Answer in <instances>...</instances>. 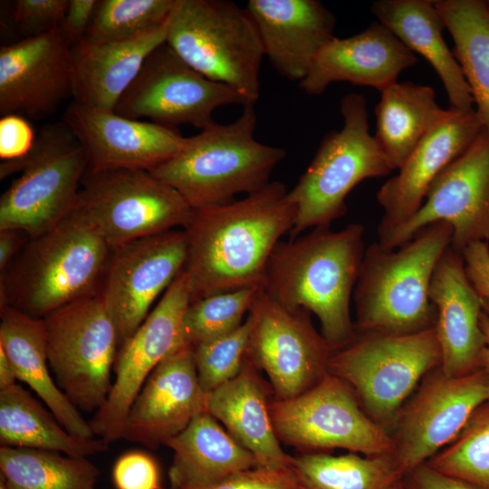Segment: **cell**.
Returning <instances> with one entry per match:
<instances>
[{"instance_id":"1","label":"cell","mask_w":489,"mask_h":489,"mask_svg":"<svg viewBox=\"0 0 489 489\" xmlns=\"http://www.w3.org/2000/svg\"><path fill=\"white\" fill-rule=\"evenodd\" d=\"M295 220L296 206L279 181L239 200L193 209L183 228L191 302L262 288L270 256Z\"/></svg>"},{"instance_id":"2","label":"cell","mask_w":489,"mask_h":489,"mask_svg":"<svg viewBox=\"0 0 489 489\" xmlns=\"http://www.w3.org/2000/svg\"><path fill=\"white\" fill-rule=\"evenodd\" d=\"M365 228L351 223L280 241L265 270L262 290L291 310H305L319 319L321 333L337 350L355 337L350 302L360 275Z\"/></svg>"},{"instance_id":"3","label":"cell","mask_w":489,"mask_h":489,"mask_svg":"<svg viewBox=\"0 0 489 489\" xmlns=\"http://www.w3.org/2000/svg\"><path fill=\"white\" fill-rule=\"evenodd\" d=\"M453 228L436 222L399 247L365 249L353 292L355 334H407L435 326L429 297L435 269L450 247Z\"/></svg>"},{"instance_id":"4","label":"cell","mask_w":489,"mask_h":489,"mask_svg":"<svg viewBox=\"0 0 489 489\" xmlns=\"http://www.w3.org/2000/svg\"><path fill=\"white\" fill-rule=\"evenodd\" d=\"M95 226L78 210L30 238L0 276V308L13 306L43 319L98 292L110 253Z\"/></svg>"},{"instance_id":"5","label":"cell","mask_w":489,"mask_h":489,"mask_svg":"<svg viewBox=\"0 0 489 489\" xmlns=\"http://www.w3.org/2000/svg\"><path fill=\"white\" fill-rule=\"evenodd\" d=\"M254 105H244L234 122H215L187 138L177 154L149 172L175 189L192 209L225 204L235 195L261 189L286 152L255 139Z\"/></svg>"},{"instance_id":"6","label":"cell","mask_w":489,"mask_h":489,"mask_svg":"<svg viewBox=\"0 0 489 489\" xmlns=\"http://www.w3.org/2000/svg\"><path fill=\"white\" fill-rule=\"evenodd\" d=\"M166 43L206 78L231 87L250 104L258 101L264 53L246 7L228 0H176Z\"/></svg>"},{"instance_id":"7","label":"cell","mask_w":489,"mask_h":489,"mask_svg":"<svg viewBox=\"0 0 489 489\" xmlns=\"http://www.w3.org/2000/svg\"><path fill=\"white\" fill-rule=\"evenodd\" d=\"M343 126L328 133L296 185L289 190L296 206L290 238L307 229L331 226L347 213L346 197L361 181L394 169L369 132L366 100L349 93L340 100Z\"/></svg>"},{"instance_id":"8","label":"cell","mask_w":489,"mask_h":489,"mask_svg":"<svg viewBox=\"0 0 489 489\" xmlns=\"http://www.w3.org/2000/svg\"><path fill=\"white\" fill-rule=\"evenodd\" d=\"M87 169L86 152L71 129L63 122L45 125L28 156L0 165L1 179L21 172L0 197V229L33 238L57 225L75 209Z\"/></svg>"},{"instance_id":"9","label":"cell","mask_w":489,"mask_h":489,"mask_svg":"<svg viewBox=\"0 0 489 489\" xmlns=\"http://www.w3.org/2000/svg\"><path fill=\"white\" fill-rule=\"evenodd\" d=\"M441 360L435 326L407 334H355L332 350L328 373L354 390L367 414L386 427Z\"/></svg>"},{"instance_id":"10","label":"cell","mask_w":489,"mask_h":489,"mask_svg":"<svg viewBox=\"0 0 489 489\" xmlns=\"http://www.w3.org/2000/svg\"><path fill=\"white\" fill-rule=\"evenodd\" d=\"M43 321L57 386L79 411L95 413L112 388L119 350L115 325L100 293L65 304Z\"/></svg>"},{"instance_id":"11","label":"cell","mask_w":489,"mask_h":489,"mask_svg":"<svg viewBox=\"0 0 489 489\" xmlns=\"http://www.w3.org/2000/svg\"><path fill=\"white\" fill-rule=\"evenodd\" d=\"M82 186L75 209L111 249L148 235L183 229L193 211L175 189L148 170L87 171Z\"/></svg>"},{"instance_id":"12","label":"cell","mask_w":489,"mask_h":489,"mask_svg":"<svg viewBox=\"0 0 489 489\" xmlns=\"http://www.w3.org/2000/svg\"><path fill=\"white\" fill-rule=\"evenodd\" d=\"M279 439L307 448H342L367 456L393 454L385 427L360 408L351 388L326 373L303 393L270 405Z\"/></svg>"},{"instance_id":"13","label":"cell","mask_w":489,"mask_h":489,"mask_svg":"<svg viewBox=\"0 0 489 489\" xmlns=\"http://www.w3.org/2000/svg\"><path fill=\"white\" fill-rule=\"evenodd\" d=\"M230 104L250 103L231 87L197 72L165 42L147 57L114 111L168 127L190 124L202 130L216 122V109Z\"/></svg>"},{"instance_id":"14","label":"cell","mask_w":489,"mask_h":489,"mask_svg":"<svg viewBox=\"0 0 489 489\" xmlns=\"http://www.w3.org/2000/svg\"><path fill=\"white\" fill-rule=\"evenodd\" d=\"M441 221L452 226L450 246L459 254L474 242H489V130L485 128L436 177L419 209L398 226L378 234V243L385 249H396L424 227Z\"/></svg>"},{"instance_id":"15","label":"cell","mask_w":489,"mask_h":489,"mask_svg":"<svg viewBox=\"0 0 489 489\" xmlns=\"http://www.w3.org/2000/svg\"><path fill=\"white\" fill-rule=\"evenodd\" d=\"M190 302V281L183 270L136 332L118 350L110 392L89 421L99 438L108 444L122 438L131 404L150 373L187 344L184 318Z\"/></svg>"},{"instance_id":"16","label":"cell","mask_w":489,"mask_h":489,"mask_svg":"<svg viewBox=\"0 0 489 489\" xmlns=\"http://www.w3.org/2000/svg\"><path fill=\"white\" fill-rule=\"evenodd\" d=\"M187 259L183 229L148 235L111 250L98 292L115 325L119 350L184 270Z\"/></svg>"},{"instance_id":"17","label":"cell","mask_w":489,"mask_h":489,"mask_svg":"<svg viewBox=\"0 0 489 489\" xmlns=\"http://www.w3.org/2000/svg\"><path fill=\"white\" fill-rule=\"evenodd\" d=\"M246 358L263 369L277 399L308 390L326 373L332 349L305 310H291L259 290L249 312Z\"/></svg>"},{"instance_id":"18","label":"cell","mask_w":489,"mask_h":489,"mask_svg":"<svg viewBox=\"0 0 489 489\" xmlns=\"http://www.w3.org/2000/svg\"><path fill=\"white\" fill-rule=\"evenodd\" d=\"M488 398L489 374L482 368L451 377L439 367L426 375L394 420L393 455L401 475L427 463L451 443Z\"/></svg>"},{"instance_id":"19","label":"cell","mask_w":489,"mask_h":489,"mask_svg":"<svg viewBox=\"0 0 489 489\" xmlns=\"http://www.w3.org/2000/svg\"><path fill=\"white\" fill-rule=\"evenodd\" d=\"M72 43L61 25L0 48V113L27 120L53 114L72 93Z\"/></svg>"},{"instance_id":"20","label":"cell","mask_w":489,"mask_h":489,"mask_svg":"<svg viewBox=\"0 0 489 489\" xmlns=\"http://www.w3.org/2000/svg\"><path fill=\"white\" fill-rule=\"evenodd\" d=\"M62 119L86 152L89 172L117 168L150 171L177 154L187 140L176 128L74 101Z\"/></svg>"},{"instance_id":"21","label":"cell","mask_w":489,"mask_h":489,"mask_svg":"<svg viewBox=\"0 0 489 489\" xmlns=\"http://www.w3.org/2000/svg\"><path fill=\"white\" fill-rule=\"evenodd\" d=\"M193 347L185 344L150 373L125 419L123 439L157 449L206 411Z\"/></svg>"},{"instance_id":"22","label":"cell","mask_w":489,"mask_h":489,"mask_svg":"<svg viewBox=\"0 0 489 489\" xmlns=\"http://www.w3.org/2000/svg\"><path fill=\"white\" fill-rule=\"evenodd\" d=\"M475 109L452 114L436 126L415 148L398 173L377 191L383 210L377 234L409 219L421 206L436 177L475 140L483 129Z\"/></svg>"},{"instance_id":"23","label":"cell","mask_w":489,"mask_h":489,"mask_svg":"<svg viewBox=\"0 0 489 489\" xmlns=\"http://www.w3.org/2000/svg\"><path fill=\"white\" fill-rule=\"evenodd\" d=\"M264 53L284 78L301 82L334 35L335 17L317 0H249Z\"/></svg>"},{"instance_id":"24","label":"cell","mask_w":489,"mask_h":489,"mask_svg":"<svg viewBox=\"0 0 489 489\" xmlns=\"http://www.w3.org/2000/svg\"><path fill=\"white\" fill-rule=\"evenodd\" d=\"M441 370L457 377L481 369L484 338L480 327L483 298L470 283L461 254L450 246L439 260L430 284Z\"/></svg>"},{"instance_id":"25","label":"cell","mask_w":489,"mask_h":489,"mask_svg":"<svg viewBox=\"0 0 489 489\" xmlns=\"http://www.w3.org/2000/svg\"><path fill=\"white\" fill-rule=\"evenodd\" d=\"M417 62L415 53L377 21L355 35L329 42L299 83L310 95H319L337 82L372 87L380 92Z\"/></svg>"},{"instance_id":"26","label":"cell","mask_w":489,"mask_h":489,"mask_svg":"<svg viewBox=\"0 0 489 489\" xmlns=\"http://www.w3.org/2000/svg\"><path fill=\"white\" fill-rule=\"evenodd\" d=\"M168 23L123 41L92 43L81 40L72 44V101L115 110L147 57L166 42Z\"/></svg>"},{"instance_id":"27","label":"cell","mask_w":489,"mask_h":489,"mask_svg":"<svg viewBox=\"0 0 489 489\" xmlns=\"http://www.w3.org/2000/svg\"><path fill=\"white\" fill-rule=\"evenodd\" d=\"M246 358L240 373L207 394L206 411L255 458L257 466L290 468L292 456L280 446L264 388Z\"/></svg>"},{"instance_id":"28","label":"cell","mask_w":489,"mask_h":489,"mask_svg":"<svg viewBox=\"0 0 489 489\" xmlns=\"http://www.w3.org/2000/svg\"><path fill=\"white\" fill-rule=\"evenodd\" d=\"M370 12L412 53L422 55L438 74L450 108L466 111L474 100L461 67L443 38L445 23L433 0H378Z\"/></svg>"},{"instance_id":"29","label":"cell","mask_w":489,"mask_h":489,"mask_svg":"<svg viewBox=\"0 0 489 489\" xmlns=\"http://www.w3.org/2000/svg\"><path fill=\"white\" fill-rule=\"evenodd\" d=\"M0 347L12 362L17 379L35 392L70 434L95 437L90 423L51 377L43 319L13 306L0 308Z\"/></svg>"},{"instance_id":"30","label":"cell","mask_w":489,"mask_h":489,"mask_svg":"<svg viewBox=\"0 0 489 489\" xmlns=\"http://www.w3.org/2000/svg\"><path fill=\"white\" fill-rule=\"evenodd\" d=\"M174 452L170 488L204 485L257 466L254 456L207 411L197 415L166 445Z\"/></svg>"},{"instance_id":"31","label":"cell","mask_w":489,"mask_h":489,"mask_svg":"<svg viewBox=\"0 0 489 489\" xmlns=\"http://www.w3.org/2000/svg\"><path fill=\"white\" fill-rule=\"evenodd\" d=\"M452 112L453 109L438 105L430 86L397 82L380 91L375 106L373 136L392 168L398 169L422 139Z\"/></svg>"},{"instance_id":"32","label":"cell","mask_w":489,"mask_h":489,"mask_svg":"<svg viewBox=\"0 0 489 489\" xmlns=\"http://www.w3.org/2000/svg\"><path fill=\"white\" fill-rule=\"evenodd\" d=\"M1 446L88 457L107 450L101 438L70 434L32 394L15 383L0 389Z\"/></svg>"},{"instance_id":"33","label":"cell","mask_w":489,"mask_h":489,"mask_svg":"<svg viewBox=\"0 0 489 489\" xmlns=\"http://www.w3.org/2000/svg\"><path fill=\"white\" fill-rule=\"evenodd\" d=\"M452 50L475 104L484 128L489 130V6L482 0H436Z\"/></svg>"},{"instance_id":"34","label":"cell","mask_w":489,"mask_h":489,"mask_svg":"<svg viewBox=\"0 0 489 489\" xmlns=\"http://www.w3.org/2000/svg\"><path fill=\"white\" fill-rule=\"evenodd\" d=\"M6 489H96L98 468L87 457L38 449L0 447Z\"/></svg>"},{"instance_id":"35","label":"cell","mask_w":489,"mask_h":489,"mask_svg":"<svg viewBox=\"0 0 489 489\" xmlns=\"http://www.w3.org/2000/svg\"><path fill=\"white\" fill-rule=\"evenodd\" d=\"M292 469L302 489H389L402 476L393 454L307 453L292 457Z\"/></svg>"},{"instance_id":"36","label":"cell","mask_w":489,"mask_h":489,"mask_svg":"<svg viewBox=\"0 0 489 489\" xmlns=\"http://www.w3.org/2000/svg\"><path fill=\"white\" fill-rule=\"evenodd\" d=\"M425 464L479 489H489V398L475 409L455 438Z\"/></svg>"},{"instance_id":"37","label":"cell","mask_w":489,"mask_h":489,"mask_svg":"<svg viewBox=\"0 0 489 489\" xmlns=\"http://www.w3.org/2000/svg\"><path fill=\"white\" fill-rule=\"evenodd\" d=\"M176 0H101L85 36L92 43L127 40L164 24Z\"/></svg>"},{"instance_id":"38","label":"cell","mask_w":489,"mask_h":489,"mask_svg":"<svg viewBox=\"0 0 489 489\" xmlns=\"http://www.w3.org/2000/svg\"><path fill=\"white\" fill-rule=\"evenodd\" d=\"M260 289L244 288L191 302L184 318L186 343L195 346L235 331L244 323Z\"/></svg>"},{"instance_id":"39","label":"cell","mask_w":489,"mask_h":489,"mask_svg":"<svg viewBox=\"0 0 489 489\" xmlns=\"http://www.w3.org/2000/svg\"><path fill=\"white\" fill-rule=\"evenodd\" d=\"M251 328L252 318L248 313L244 323L235 331L192 346L198 381L206 394L240 373Z\"/></svg>"},{"instance_id":"40","label":"cell","mask_w":489,"mask_h":489,"mask_svg":"<svg viewBox=\"0 0 489 489\" xmlns=\"http://www.w3.org/2000/svg\"><path fill=\"white\" fill-rule=\"evenodd\" d=\"M174 489H302V487L292 467L255 466L212 484Z\"/></svg>"},{"instance_id":"41","label":"cell","mask_w":489,"mask_h":489,"mask_svg":"<svg viewBox=\"0 0 489 489\" xmlns=\"http://www.w3.org/2000/svg\"><path fill=\"white\" fill-rule=\"evenodd\" d=\"M68 5L69 0H18L14 20L27 37L40 35L61 24Z\"/></svg>"},{"instance_id":"42","label":"cell","mask_w":489,"mask_h":489,"mask_svg":"<svg viewBox=\"0 0 489 489\" xmlns=\"http://www.w3.org/2000/svg\"><path fill=\"white\" fill-rule=\"evenodd\" d=\"M117 489H159L157 463L144 452L133 451L122 455L112 470Z\"/></svg>"},{"instance_id":"43","label":"cell","mask_w":489,"mask_h":489,"mask_svg":"<svg viewBox=\"0 0 489 489\" xmlns=\"http://www.w3.org/2000/svg\"><path fill=\"white\" fill-rule=\"evenodd\" d=\"M35 136L30 121L20 115L7 114L0 119V158L4 161L19 160L33 150Z\"/></svg>"},{"instance_id":"44","label":"cell","mask_w":489,"mask_h":489,"mask_svg":"<svg viewBox=\"0 0 489 489\" xmlns=\"http://www.w3.org/2000/svg\"><path fill=\"white\" fill-rule=\"evenodd\" d=\"M466 275L477 293L489 300V244L477 241L461 253Z\"/></svg>"},{"instance_id":"45","label":"cell","mask_w":489,"mask_h":489,"mask_svg":"<svg viewBox=\"0 0 489 489\" xmlns=\"http://www.w3.org/2000/svg\"><path fill=\"white\" fill-rule=\"evenodd\" d=\"M401 489H479L465 482L434 470L427 464L420 465L404 474Z\"/></svg>"},{"instance_id":"46","label":"cell","mask_w":489,"mask_h":489,"mask_svg":"<svg viewBox=\"0 0 489 489\" xmlns=\"http://www.w3.org/2000/svg\"><path fill=\"white\" fill-rule=\"evenodd\" d=\"M98 4L97 0H69L60 25L64 35L72 44L85 36Z\"/></svg>"},{"instance_id":"47","label":"cell","mask_w":489,"mask_h":489,"mask_svg":"<svg viewBox=\"0 0 489 489\" xmlns=\"http://www.w3.org/2000/svg\"><path fill=\"white\" fill-rule=\"evenodd\" d=\"M31 237L16 228L0 229V272L3 273L18 255Z\"/></svg>"},{"instance_id":"48","label":"cell","mask_w":489,"mask_h":489,"mask_svg":"<svg viewBox=\"0 0 489 489\" xmlns=\"http://www.w3.org/2000/svg\"><path fill=\"white\" fill-rule=\"evenodd\" d=\"M480 327L484 338V348L481 358V368L489 374V300L483 298Z\"/></svg>"},{"instance_id":"49","label":"cell","mask_w":489,"mask_h":489,"mask_svg":"<svg viewBox=\"0 0 489 489\" xmlns=\"http://www.w3.org/2000/svg\"><path fill=\"white\" fill-rule=\"evenodd\" d=\"M14 368L5 350L0 347V389L16 383Z\"/></svg>"},{"instance_id":"50","label":"cell","mask_w":489,"mask_h":489,"mask_svg":"<svg viewBox=\"0 0 489 489\" xmlns=\"http://www.w3.org/2000/svg\"><path fill=\"white\" fill-rule=\"evenodd\" d=\"M389 489H401L400 484H399V481L398 483H396L394 485H392Z\"/></svg>"},{"instance_id":"51","label":"cell","mask_w":489,"mask_h":489,"mask_svg":"<svg viewBox=\"0 0 489 489\" xmlns=\"http://www.w3.org/2000/svg\"><path fill=\"white\" fill-rule=\"evenodd\" d=\"M0 489H6V486L1 477H0Z\"/></svg>"},{"instance_id":"52","label":"cell","mask_w":489,"mask_h":489,"mask_svg":"<svg viewBox=\"0 0 489 489\" xmlns=\"http://www.w3.org/2000/svg\"><path fill=\"white\" fill-rule=\"evenodd\" d=\"M487 5H488V6H489V1H487Z\"/></svg>"}]
</instances>
